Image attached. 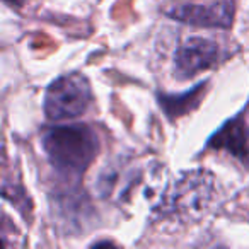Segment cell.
<instances>
[{
    "label": "cell",
    "mask_w": 249,
    "mask_h": 249,
    "mask_svg": "<svg viewBox=\"0 0 249 249\" xmlns=\"http://www.w3.org/2000/svg\"><path fill=\"white\" fill-rule=\"evenodd\" d=\"M220 58V48L213 39L193 36L183 41L174 55V70L178 79L188 80L208 69H213Z\"/></svg>",
    "instance_id": "obj_4"
},
{
    "label": "cell",
    "mask_w": 249,
    "mask_h": 249,
    "mask_svg": "<svg viewBox=\"0 0 249 249\" xmlns=\"http://www.w3.org/2000/svg\"><path fill=\"white\" fill-rule=\"evenodd\" d=\"M166 14L196 28H231L234 19L232 2H210V4H176L166 9Z\"/></svg>",
    "instance_id": "obj_5"
},
{
    "label": "cell",
    "mask_w": 249,
    "mask_h": 249,
    "mask_svg": "<svg viewBox=\"0 0 249 249\" xmlns=\"http://www.w3.org/2000/svg\"><path fill=\"white\" fill-rule=\"evenodd\" d=\"M43 149L56 169L80 176L96 159L99 140L87 124L55 126L43 135Z\"/></svg>",
    "instance_id": "obj_2"
},
{
    "label": "cell",
    "mask_w": 249,
    "mask_h": 249,
    "mask_svg": "<svg viewBox=\"0 0 249 249\" xmlns=\"http://www.w3.org/2000/svg\"><path fill=\"white\" fill-rule=\"evenodd\" d=\"M215 147L218 149H229L234 156H239L242 160L249 157L248 149V135H246V124L241 120H234L229 123L220 133L213 139Z\"/></svg>",
    "instance_id": "obj_6"
},
{
    "label": "cell",
    "mask_w": 249,
    "mask_h": 249,
    "mask_svg": "<svg viewBox=\"0 0 249 249\" xmlns=\"http://www.w3.org/2000/svg\"><path fill=\"white\" fill-rule=\"evenodd\" d=\"M92 103L90 84L82 73H69L56 79L46 89L45 113L50 120H73L87 111Z\"/></svg>",
    "instance_id": "obj_3"
},
{
    "label": "cell",
    "mask_w": 249,
    "mask_h": 249,
    "mask_svg": "<svg viewBox=\"0 0 249 249\" xmlns=\"http://www.w3.org/2000/svg\"><path fill=\"white\" fill-rule=\"evenodd\" d=\"M218 201L217 178L205 169L190 171L164 195L162 210L181 224H195L205 218Z\"/></svg>",
    "instance_id": "obj_1"
},
{
    "label": "cell",
    "mask_w": 249,
    "mask_h": 249,
    "mask_svg": "<svg viewBox=\"0 0 249 249\" xmlns=\"http://www.w3.org/2000/svg\"><path fill=\"white\" fill-rule=\"evenodd\" d=\"M5 2H9V4H12V5H21V4H24L26 0H5Z\"/></svg>",
    "instance_id": "obj_7"
}]
</instances>
